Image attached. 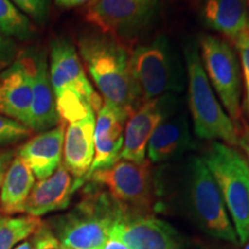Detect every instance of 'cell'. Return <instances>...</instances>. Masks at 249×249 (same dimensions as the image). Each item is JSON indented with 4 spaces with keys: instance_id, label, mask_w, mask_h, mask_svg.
Masks as SVG:
<instances>
[{
    "instance_id": "6da1fadb",
    "label": "cell",
    "mask_w": 249,
    "mask_h": 249,
    "mask_svg": "<svg viewBox=\"0 0 249 249\" xmlns=\"http://www.w3.org/2000/svg\"><path fill=\"white\" fill-rule=\"evenodd\" d=\"M80 55L104 102L128 116L142 104L129 67V52L123 43L104 35H86L79 40Z\"/></svg>"
},
{
    "instance_id": "7a4b0ae2",
    "label": "cell",
    "mask_w": 249,
    "mask_h": 249,
    "mask_svg": "<svg viewBox=\"0 0 249 249\" xmlns=\"http://www.w3.org/2000/svg\"><path fill=\"white\" fill-rule=\"evenodd\" d=\"M129 67L141 101L181 92L185 71L178 52L166 36L139 44L129 53Z\"/></svg>"
},
{
    "instance_id": "3957f363",
    "label": "cell",
    "mask_w": 249,
    "mask_h": 249,
    "mask_svg": "<svg viewBox=\"0 0 249 249\" xmlns=\"http://www.w3.org/2000/svg\"><path fill=\"white\" fill-rule=\"evenodd\" d=\"M183 54L188 76V105L195 135L203 140L223 141L231 147L238 144V129L214 96L197 45L189 43L185 46Z\"/></svg>"
},
{
    "instance_id": "277c9868",
    "label": "cell",
    "mask_w": 249,
    "mask_h": 249,
    "mask_svg": "<svg viewBox=\"0 0 249 249\" xmlns=\"http://www.w3.org/2000/svg\"><path fill=\"white\" fill-rule=\"evenodd\" d=\"M203 160L231 214L236 236L241 244H245L249 236L248 161L231 145L218 141L210 143Z\"/></svg>"
},
{
    "instance_id": "5b68a950",
    "label": "cell",
    "mask_w": 249,
    "mask_h": 249,
    "mask_svg": "<svg viewBox=\"0 0 249 249\" xmlns=\"http://www.w3.org/2000/svg\"><path fill=\"white\" fill-rule=\"evenodd\" d=\"M183 197L189 213L205 233L231 244L238 242L225 202L203 158L191 157L187 161Z\"/></svg>"
},
{
    "instance_id": "8992f818",
    "label": "cell",
    "mask_w": 249,
    "mask_h": 249,
    "mask_svg": "<svg viewBox=\"0 0 249 249\" xmlns=\"http://www.w3.org/2000/svg\"><path fill=\"white\" fill-rule=\"evenodd\" d=\"M124 210L107 193H92L62 218L58 229L60 246L70 249H102L112 226Z\"/></svg>"
},
{
    "instance_id": "52a82bcc",
    "label": "cell",
    "mask_w": 249,
    "mask_h": 249,
    "mask_svg": "<svg viewBox=\"0 0 249 249\" xmlns=\"http://www.w3.org/2000/svg\"><path fill=\"white\" fill-rule=\"evenodd\" d=\"M200 49L208 80L236 127L241 119L242 95L240 62L236 52L229 40L213 35L200 37Z\"/></svg>"
},
{
    "instance_id": "ba28073f",
    "label": "cell",
    "mask_w": 249,
    "mask_h": 249,
    "mask_svg": "<svg viewBox=\"0 0 249 249\" xmlns=\"http://www.w3.org/2000/svg\"><path fill=\"white\" fill-rule=\"evenodd\" d=\"M150 164L149 160L141 163L119 160L111 166L93 171L89 177L107 187L111 197L124 210L145 213L154 202Z\"/></svg>"
},
{
    "instance_id": "9c48e42d",
    "label": "cell",
    "mask_w": 249,
    "mask_h": 249,
    "mask_svg": "<svg viewBox=\"0 0 249 249\" xmlns=\"http://www.w3.org/2000/svg\"><path fill=\"white\" fill-rule=\"evenodd\" d=\"M160 0H91L87 7V22L104 35L123 43L150 24Z\"/></svg>"
},
{
    "instance_id": "30bf717a",
    "label": "cell",
    "mask_w": 249,
    "mask_h": 249,
    "mask_svg": "<svg viewBox=\"0 0 249 249\" xmlns=\"http://www.w3.org/2000/svg\"><path fill=\"white\" fill-rule=\"evenodd\" d=\"M180 105L181 102L174 93L143 102L126 121L119 160L135 163L145 160L148 142L152 133L165 119L178 113Z\"/></svg>"
},
{
    "instance_id": "8fae6325",
    "label": "cell",
    "mask_w": 249,
    "mask_h": 249,
    "mask_svg": "<svg viewBox=\"0 0 249 249\" xmlns=\"http://www.w3.org/2000/svg\"><path fill=\"white\" fill-rule=\"evenodd\" d=\"M49 73L54 96L64 92L80 93L88 99L95 112L103 105L104 99L93 90L79 53L68 40L58 38L51 43Z\"/></svg>"
},
{
    "instance_id": "7c38bea8",
    "label": "cell",
    "mask_w": 249,
    "mask_h": 249,
    "mask_svg": "<svg viewBox=\"0 0 249 249\" xmlns=\"http://www.w3.org/2000/svg\"><path fill=\"white\" fill-rule=\"evenodd\" d=\"M110 234L119 238L129 249H179L172 227L147 213L124 211Z\"/></svg>"
},
{
    "instance_id": "4fadbf2b",
    "label": "cell",
    "mask_w": 249,
    "mask_h": 249,
    "mask_svg": "<svg viewBox=\"0 0 249 249\" xmlns=\"http://www.w3.org/2000/svg\"><path fill=\"white\" fill-rule=\"evenodd\" d=\"M96 113L93 132L95 155L89 174L96 170L111 166L119 160L124 145V126L129 118L126 112L107 102H103Z\"/></svg>"
},
{
    "instance_id": "5bb4252c",
    "label": "cell",
    "mask_w": 249,
    "mask_h": 249,
    "mask_svg": "<svg viewBox=\"0 0 249 249\" xmlns=\"http://www.w3.org/2000/svg\"><path fill=\"white\" fill-rule=\"evenodd\" d=\"M33 60H18L0 71V114L27 124L31 103Z\"/></svg>"
},
{
    "instance_id": "9a60e30c",
    "label": "cell",
    "mask_w": 249,
    "mask_h": 249,
    "mask_svg": "<svg viewBox=\"0 0 249 249\" xmlns=\"http://www.w3.org/2000/svg\"><path fill=\"white\" fill-rule=\"evenodd\" d=\"M60 124L55 96L50 80L49 66L44 53L33 59L31 103L26 126L33 132L43 133Z\"/></svg>"
},
{
    "instance_id": "2e32d148",
    "label": "cell",
    "mask_w": 249,
    "mask_h": 249,
    "mask_svg": "<svg viewBox=\"0 0 249 249\" xmlns=\"http://www.w3.org/2000/svg\"><path fill=\"white\" fill-rule=\"evenodd\" d=\"M81 181V179H74L70 171L61 164L52 176L34 185L24 203L23 213L40 217L52 211L65 209Z\"/></svg>"
},
{
    "instance_id": "e0dca14e",
    "label": "cell",
    "mask_w": 249,
    "mask_h": 249,
    "mask_svg": "<svg viewBox=\"0 0 249 249\" xmlns=\"http://www.w3.org/2000/svg\"><path fill=\"white\" fill-rule=\"evenodd\" d=\"M194 148L188 116L185 111H179L155 129L149 139L147 150L150 163H164L178 160Z\"/></svg>"
},
{
    "instance_id": "ac0fdd59",
    "label": "cell",
    "mask_w": 249,
    "mask_h": 249,
    "mask_svg": "<svg viewBox=\"0 0 249 249\" xmlns=\"http://www.w3.org/2000/svg\"><path fill=\"white\" fill-rule=\"evenodd\" d=\"M65 123L34 136L18 149V157L24 160L38 180L49 178L61 165L64 150Z\"/></svg>"
},
{
    "instance_id": "d6986e66",
    "label": "cell",
    "mask_w": 249,
    "mask_h": 249,
    "mask_svg": "<svg viewBox=\"0 0 249 249\" xmlns=\"http://www.w3.org/2000/svg\"><path fill=\"white\" fill-rule=\"evenodd\" d=\"M95 112H91L83 119L68 124L65 130L64 166L76 179L82 180L91 167L95 155Z\"/></svg>"
},
{
    "instance_id": "ffe728a7",
    "label": "cell",
    "mask_w": 249,
    "mask_h": 249,
    "mask_svg": "<svg viewBox=\"0 0 249 249\" xmlns=\"http://www.w3.org/2000/svg\"><path fill=\"white\" fill-rule=\"evenodd\" d=\"M201 14L208 26L232 44L249 22L246 0H204Z\"/></svg>"
},
{
    "instance_id": "44dd1931",
    "label": "cell",
    "mask_w": 249,
    "mask_h": 249,
    "mask_svg": "<svg viewBox=\"0 0 249 249\" xmlns=\"http://www.w3.org/2000/svg\"><path fill=\"white\" fill-rule=\"evenodd\" d=\"M35 185V176L21 157L13 158L0 188V207L5 214L23 213L28 195Z\"/></svg>"
},
{
    "instance_id": "7402d4cb",
    "label": "cell",
    "mask_w": 249,
    "mask_h": 249,
    "mask_svg": "<svg viewBox=\"0 0 249 249\" xmlns=\"http://www.w3.org/2000/svg\"><path fill=\"white\" fill-rule=\"evenodd\" d=\"M42 225L39 217L0 214V249H12L18 242L29 238Z\"/></svg>"
},
{
    "instance_id": "603a6c76",
    "label": "cell",
    "mask_w": 249,
    "mask_h": 249,
    "mask_svg": "<svg viewBox=\"0 0 249 249\" xmlns=\"http://www.w3.org/2000/svg\"><path fill=\"white\" fill-rule=\"evenodd\" d=\"M0 31L6 36L22 40L31 38L35 34L29 18L11 0H0Z\"/></svg>"
},
{
    "instance_id": "cb8c5ba5",
    "label": "cell",
    "mask_w": 249,
    "mask_h": 249,
    "mask_svg": "<svg viewBox=\"0 0 249 249\" xmlns=\"http://www.w3.org/2000/svg\"><path fill=\"white\" fill-rule=\"evenodd\" d=\"M33 133L29 127L20 121L0 114V145H7L29 138Z\"/></svg>"
},
{
    "instance_id": "d4e9b609",
    "label": "cell",
    "mask_w": 249,
    "mask_h": 249,
    "mask_svg": "<svg viewBox=\"0 0 249 249\" xmlns=\"http://www.w3.org/2000/svg\"><path fill=\"white\" fill-rule=\"evenodd\" d=\"M60 247L57 235L43 223L35 233L14 249H57Z\"/></svg>"
},
{
    "instance_id": "484cf974",
    "label": "cell",
    "mask_w": 249,
    "mask_h": 249,
    "mask_svg": "<svg viewBox=\"0 0 249 249\" xmlns=\"http://www.w3.org/2000/svg\"><path fill=\"white\" fill-rule=\"evenodd\" d=\"M233 44H234L236 50H238L239 58H240L242 75H244L246 89V105H247V111L249 116V22Z\"/></svg>"
},
{
    "instance_id": "4316f807",
    "label": "cell",
    "mask_w": 249,
    "mask_h": 249,
    "mask_svg": "<svg viewBox=\"0 0 249 249\" xmlns=\"http://www.w3.org/2000/svg\"><path fill=\"white\" fill-rule=\"evenodd\" d=\"M17 8L30 15L36 21H43L48 15L50 0H11Z\"/></svg>"
},
{
    "instance_id": "83f0119b",
    "label": "cell",
    "mask_w": 249,
    "mask_h": 249,
    "mask_svg": "<svg viewBox=\"0 0 249 249\" xmlns=\"http://www.w3.org/2000/svg\"><path fill=\"white\" fill-rule=\"evenodd\" d=\"M18 60V48L8 36L0 31V71L13 65Z\"/></svg>"
},
{
    "instance_id": "f1b7e54d",
    "label": "cell",
    "mask_w": 249,
    "mask_h": 249,
    "mask_svg": "<svg viewBox=\"0 0 249 249\" xmlns=\"http://www.w3.org/2000/svg\"><path fill=\"white\" fill-rule=\"evenodd\" d=\"M238 144L245 151L249 161V127H245L244 129H239L238 132Z\"/></svg>"
},
{
    "instance_id": "f546056e",
    "label": "cell",
    "mask_w": 249,
    "mask_h": 249,
    "mask_svg": "<svg viewBox=\"0 0 249 249\" xmlns=\"http://www.w3.org/2000/svg\"><path fill=\"white\" fill-rule=\"evenodd\" d=\"M11 154L8 152H0V188H1L2 181H4V177L6 171L9 166V161H11Z\"/></svg>"
},
{
    "instance_id": "4dcf8cb0",
    "label": "cell",
    "mask_w": 249,
    "mask_h": 249,
    "mask_svg": "<svg viewBox=\"0 0 249 249\" xmlns=\"http://www.w3.org/2000/svg\"><path fill=\"white\" fill-rule=\"evenodd\" d=\"M102 249H129V248L127 247V246L124 245L119 238L110 234L108 235V239L104 244V246H103Z\"/></svg>"
},
{
    "instance_id": "1f68e13d",
    "label": "cell",
    "mask_w": 249,
    "mask_h": 249,
    "mask_svg": "<svg viewBox=\"0 0 249 249\" xmlns=\"http://www.w3.org/2000/svg\"><path fill=\"white\" fill-rule=\"evenodd\" d=\"M90 1H91V0H55V2H57L59 6L67 8L77 7V6L89 4Z\"/></svg>"
},
{
    "instance_id": "d6a6232c",
    "label": "cell",
    "mask_w": 249,
    "mask_h": 249,
    "mask_svg": "<svg viewBox=\"0 0 249 249\" xmlns=\"http://www.w3.org/2000/svg\"><path fill=\"white\" fill-rule=\"evenodd\" d=\"M245 248L244 249H249V236H248V239H247V241L245 242Z\"/></svg>"
},
{
    "instance_id": "836d02e7",
    "label": "cell",
    "mask_w": 249,
    "mask_h": 249,
    "mask_svg": "<svg viewBox=\"0 0 249 249\" xmlns=\"http://www.w3.org/2000/svg\"><path fill=\"white\" fill-rule=\"evenodd\" d=\"M57 249H70V248H66V247H62V246H60V247L57 248Z\"/></svg>"
},
{
    "instance_id": "e575fe53",
    "label": "cell",
    "mask_w": 249,
    "mask_h": 249,
    "mask_svg": "<svg viewBox=\"0 0 249 249\" xmlns=\"http://www.w3.org/2000/svg\"><path fill=\"white\" fill-rule=\"evenodd\" d=\"M246 1H247V6H248V8H249V0H246Z\"/></svg>"
}]
</instances>
